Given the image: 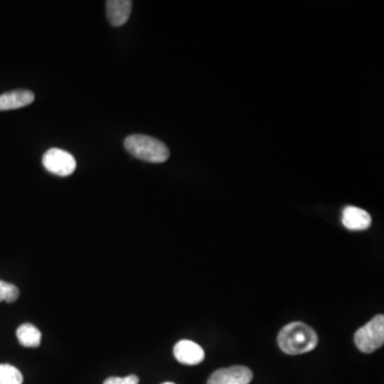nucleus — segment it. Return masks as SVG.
<instances>
[{"label": "nucleus", "mask_w": 384, "mask_h": 384, "mask_svg": "<svg viewBox=\"0 0 384 384\" xmlns=\"http://www.w3.org/2000/svg\"><path fill=\"white\" fill-rule=\"evenodd\" d=\"M19 289L13 284L0 280V302L12 303L19 299Z\"/></svg>", "instance_id": "obj_12"}, {"label": "nucleus", "mask_w": 384, "mask_h": 384, "mask_svg": "<svg viewBox=\"0 0 384 384\" xmlns=\"http://www.w3.org/2000/svg\"><path fill=\"white\" fill-rule=\"evenodd\" d=\"M34 94L29 90H14L0 95V111L23 108L34 103Z\"/></svg>", "instance_id": "obj_9"}, {"label": "nucleus", "mask_w": 384, "mask_h": 384, "mask_svg": "<svg viewBox=\"0 0 384 384\" xmlns=\"http://www.w3.org/2000/svg\"><path fill=\"white\" fill-rule=\"evenodd\" d=\"M42 163L48 172L58 176H71L76 169V160L72 154L56 147L44 154Z\"/></svg>", "instance_id": "obj_4"}, {"label": "nucleus", "mask_w": 384, "mask_h": 384, "mask_svg": "<svg viewBox=\"0 0 384 384\" xmlns=\"http://www.w3.org/2000/svg\"><path fill=\"white\" fill-rule=\"evenodd\" d=\"M163 384H176V383H173V382H165V383Z\"/></svg>", "instance_id": "obj_15"}, {"label": "nucleus", "mask_w": 384, "mask_h": 384, "mask_svg": "<svg viewBox=\"0 0 384 384\" xmlns=\"http://www.w3.org/2000/svg\"><path fill=\"white\" fill-rule=\"evenodd\" d=\"M173 353L178 362L185 365L200 364L205 358L204 350L201 346L189 339H182V341H178L174 346Z\"/></svg>", "instance_id": "obj_6"}, {"label": "nucleus", "mask_w": 384, "mask_h": 384, "mask_svg": "<svg viewBox=\"0 0 384 384\" xmlns=\"http://www.w3.org/2000/svg\"><path fill=\"white\" fill-rule=\"evenodd\" d=\"M344 226L350 230H368L372 224V217L368 211L359 207H346L341 218Z\"/></svg>", "instance_id": "obj_7"}, {"label": "nucleus", "mask_w": 384, "mask_h": 384, "mask_svg": "<svg viewBox=\"0 0 384 384\" xmlns=\"http://www.w3.org/2000/svg\"><path fill=\"white\" fill-rule=\"evenodd\" d=\"M125 384H139V378L136 374H130L128 377H124Z\"/></svg>", "instance_id": "obj_14"}, {"label": "nucleus", "mask_w": 384, "mask_h": 384, "mask_svg": "<svg viewBox=\"0 0 384 384\" xmlns=\"http://www.w3.org/2000/svg\"><path fill=\"white\" fill-rule=\"evenodd\" d=\"M17 339L19 344L29 348H36L41 345L42 334L36 326L24 324L16 330Z\"/></svg>", "instance_id": "obj_10"}, {"label": "nucleus", "mask_w": 384, "mask_h": 384, "mask_svg": "<svg viewBox=\"0 0 384 384\" xmlns=\"http://www.w3.org/2000/svg\"><path fill=\"white\" fill-rule=\"evenodd\" d=\"M355 343L362 352L372 353L384 343V316L377 315L360 328L355 335Z\"/></svg>", "instance_id": "obj_3"}, {"label": "nucleus", "mask_w": 384, "mask_h": 384, "mask_svg": "<svg viewBox=\"0 0 384 384\" xmlns=\"http://www.w3.org/2000/svg\"><path fill=\"white\" fill-rule=\"evenodd\" d=\"M125 149L140 160L161 163L170 156L168 147L160 140L145 134H132L124 141Z\"/></svg>", "instance_id": "obj_2"}, {"label": "nucleus", "mask_w": 384, "mask_h": 384, "mask_svg": "<svg viewBox=\"0 0 384 384\" xmlns=\"http://www.w3.org/2000/svg\"><path fill=\"white\" fill-rule=\"evenodd\" d=\"M22 372L9 364H0V384H23Z\"/></svg>", "instance_id": "obj_11"}, {"label": "nucleus", "mask_w": 384, "mask_h": 384, "mask_svg": "<svg viewBox=\"0 0 384 384\" xmlns=\"http://www.w3.org/2000/svg\"><path fill=\"white\" fill-rule=\"evenodd\" d=\"M132 3L130 0H109L106 3L107 17L112 26L126 24L132 13Z\"/></svg>", "instance_id": "obj_8"}, {"label": "nucleus", "mask_w": 384, "mask_h": 384, "mask_svg": "<svg viewBox=\"0 0 384 384\" xmlns=\"http://www.w3.org/2000/svg\"><path fill=\"white\" fill-rule=\"evenodd\" d=\"M278 343L282 351L287 355H302L316 348L318 335L314 329L303 322H291L278 333Z\"/></svg>", "instance_id": "obj_1"}, {"label": "nucleus", "mask_w": 384, "mask_h": 384, "mask_svg": "<svg viewBox=\"0 0 384 384\" xmlns=\"http://www.w3.org/2000/svg\"><path fill=\"white\" fill-rule=\"evenodd\" d=\"M253 372L245 366L221 368L211 374L207 384H250Z\"/></svg>", "instance_id": "obj_5"}, {"label": "nucleus", "mask_w": 384, "mask_h": 384, "mask_svg": "<svg viewBox=\"0 0 384 384\" xmlns=\"http://www.w3.org/2000/svg\"><path fill=\"white\" fill-rule=\"evenodd\" d=\"M104 384H125L124 377H110L106 379Z\"/></svg>", "instance_id": "obj_13"}]
</instances>
